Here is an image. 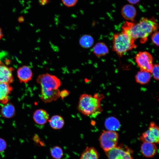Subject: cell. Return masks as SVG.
Returning a JSON list of instances; mask_svg holds the SVG:
<instances>
[{"label": "cell", "mask_w": 159, "mask_h": 159, "mask_svg": "<svg viewBox=\"0 0 159 159\" xmlns=\"http://www.w3.org/2000/svg\"><path fill=\"white\" fill-rule=\"evenodd\" d=\"M136 10L132 5L126 4L121 10V14L123 17L127 20L133 21L136 15Z\"/></svg>", "instance_id": "cell-14"}, {"label": "cell", "mask_w": 159, "mask_h": 159, "mask_svg": "<svg viewBox=\"0 0 159 159\" xmlns=\"http://www.w3.org/2000/svg\"><path fill=\"white\" fill-rule=\"evenodd\" d=\"M135 59L140 71L151 73L153 66V58L150 53L145 51L139 52Z\"/></svg>", "instance_id": "cell-7"}, {"label": "cell", "mask_w": 159, "mask_h": 159, "mask_svg": "<svg viewBox=\"0 0 159 159\" xmlns=\"http://www.w3.org/2000/svg\"><path fill=\"white\" fill-rule=\"evenodd\" d=\"M158 27V23L153 18H142L136 23L126 21L122 26V30L133 39L135 40L139 38L142 43H145L148 37Z\"/></svg>", "instance_id": "cell-1"}, {"label": "cell", "mask_w": 159, "mask_h": 159, "mask_svg": "<svg viewBox=\"0 0 159 159\" xmlns=\"http://www.w3.org/2000/svg\"><path fill=\"white\" fill-rule=\"evenodd\" d=\"M140 0H127L128 1L132 4H135L138 3Z\"/></svg>", "instance_id": "cell-28"}, {"label": "cell", "mask_w": 159, "mask_h": 159, "mask_svg": "<svg viewBox=\"0 0 159 159\" xmlns=\"http://www.w3.org/2000/svg\"><path fill=\"white\" fill-rule=\"evenodd\" d=\"M7 144L5 140L0 138V152L4 151L6 148Z\"/></svg>", "instance_id": "cell-26"}, {"label": "cell", "mask_w": 159, "mask_h": 159, "mask_svg": "<svg viewBox=\"0 0 159 159\" xmlns=\"http://www.w3.org/2000/svg\"><path fill=\"white\" fill-rule=\"evenodd\" d=\"M37 81L41 87V93L58 89L61 84L60 80L57 76L48 73L39 75Z\"/></svg>", "instance_id": "cell-4"}, {"label": "cell", "mask_w": 159, "mask_h": 159, "mask_svg": "<svg viewBox=\"0 0 159 159\" xmlns=\"http://www.w3.org/2000/svg\"><path fill=\"white\" fill-rule=\"evenodd\" d=\"M52 156L55 159H60L63 156V152L62 149L59 146H55L50 150Z\"/></svg>", "instance_id": "cell-22"}, {"label": "cell", "mask_w": 159, "mask_h": 159, "mask_svg": "<svg viewBox=\"0 0 159 159\" xmlns=\"http://www.w3.org/2000/svg\"><path fill=\"white\" fill-rule=\"evenodd\" d=\"M2 107L1 109V115L3 117L9 118L13 117L15 114L14 107L11 103L7 102Z\"/></svg>", "instance_id": "cell-17"}, {"label": "cell", "mask_w": 159, "mask_h": 159, "mask_svg": "<svg viewBox=\"0 0 159 159\" xmlns=\"http://www.w3.org/2000/svg\"><path fill=\"white\" fill-rule=\"evenodd\" d=\"M159 32L155 31L152 34L151 38L153 43L157 46H159Z\"/></svg>", "instance_id": "cell-25"}, {"label": "cell", "mask_w": 159, "mask_h": 159, "mask_svg": "<svg viewBox=\"0 0 159 159\" xmlns=\"http://www.w3.org/2000/svg\"><path fill=\"white\" fill-rule=\"evenodd\" d=\"M12 90L10 84L0 83V102L4 104L8 102L9 95Z\"/></svg>", "instance_id": "cell-13"}, {"label": "cell", "mask_w": 159, "mask_h": 159, "mask_svg": "<svg viewBox=\"0 0 159 159\" xmlns=\"http://www.w3.org/2000/svg\"><path fill=\"white\" fill-rule=\"evenodd\" d=\"M17 77L21 82L26 83L32 79V71L29 67L24 66L19 68L17 72Z\"/></svg>", "instance_id": "cell-11"}, {"label": "cell", "mask_w": 159, "mask_h": 159, "mask_svg": "<svg viewBox=\"0 0 159 159\" xmlns=\"http://www.w3.org/2000/svg\"><path fill=\"white\" fill-rule=\"evenodd\" d=\"M70 93L69 91L67 90H63L60 91V97L62 99L69 95Z\"/></svg>", "instance_id": "cell-27"}, {"label": "cell", "mask_w": 159, "mask_h": 159, "mask_svg": "<svg viewBox=\"0 0 159 159\" xmlns=\"http://www.w3.org/2000/svg\"><path fill=\"white\" fill-rule=\"evenodd\" d=\"M13 69L4 65L0 64V83L10 84L13 81Z\"/></svg>", "instance_id": "cell-9"}, {"label": "cell", "mask_w": 159, "mask_h": 159, "mask_svg": "<svg viewBox=\"0 0 159 159\" xmlns=\"http://www.w3.org/2000/svg\"><path fill=\"white\" fill-rule=\"evenodd\" d=\"M140 150L143 156L147 158H151L156 154L158 150L155 143L144 142L141 145Z\"/></svg>", "instance_id": "cell-10"}, {"label": "cell", "mask_w": 159, "mask_h": 159, "mask_svg": "<svg viewBox=\"0 0 159 159\" xmlns=\"http://www.w3.org/2000/svg\"><path fill=\"white\" fill-rule=\"evenodd\" d=\"M109 50L107 45L102 42L97 43L93 47V52L97 57H101L107 54Z\"/></svg>", "instance_id": "cell-18"}, {"label": "cell", "mask_w": 159, "mask_h": 159, "mask_svg": "<svg viewBox=\"0 0 159 159\" xmlns=\"http://www.w3.org/2000/svg\"><path fill=\"white\" fill-rule=\"evenodd\" d=\"M94 40L93 37L91 35L85 34L82 35L80 38L79 44L80 45L82 48L88 49L93 45Z\"/></svg>", "instance_id": "cell-20"}, {"label": "cell", "mask_w": 159, "mask_h": 159, "mask_svg": "<svg viewBox=\"0 0 159 159\" xmlns=\"http://www.w3.org/2000/svg\"><path fill=\"white\" fill-rule=\"evenodd\" d=\"M139 138L143 142H148L158 144L159 142L158 126L154 122H151L148 129L142 133Z\"/></svg>", "instance_id": "cell-8"}, {"label": "cell", "mask_w": 159, "mask_h": 159, "mask_svg": "<svg viewBox=\"0 0 159 159\" xmlns=\"http://www.w3.org/2000/svg\"><path fill=\"white\" fill-rule=\"evenodd\" d=\"M119 138L118 133L115 131L103 130L99 139L101 148L105 152L117 146Z\"/></svg>", "instance_id": "cell-5"}, {"label": "cell", "mask_w": 159, "mask_h": 159, "mask_svg": "<svg viewBox=\"0 0 159 159\" xmlns=\"http://www.w3.org/2000/svg\"><path fill=\"white\" fill-rule=\"evenodd\" d=\"M33 119L37 124L42 125L45 124L49 119V115L47 111L43 109L36 110L34 112Z\"/></svg>", "instance_id": "cell-12"}, {"label": "cell", "mask_w": 159, "mask_h": 159, "mask_svg": "<svg viewBox=\"0 0 159 159\" xmlns=\"http://www.w3.org/2000/svg\"><path fill=\"white\" fill-rule=\"evenodd\" d=\"M133 151L130 148L124 145L116 146L105 152L107 159H134Z\"/></svg>", "instance_id": "cell-6"}, {"label": "cell", "mask_w": 159, "mask_h": 159, "mask_svg": "<svg viewBox=\"0 0 159 159\" xmlns=\"http://www.w3.org/2000/svg\"><path fill=\"white\" fill-rule=\"evenodd\" d=\"M105 126L107 130L116 131L119 130L120 124L119 121L115 118L109 117L105 122Z\"/></svg>", "instance_id": "cell-21"}, {"label": "cell", "mask_w": 159, "mask_h": 159, "mask_svg": "<svg viewBox=\"0 0 159 159\" xmlns=\"http://www.w3.org/2000/svg\"><path fill=\"white\" fill-rule=\"evenodd\" d=\"M99 154L93 147H87L82 153L80 159H99Z\"/></svg>", "instance_id": "cell-16"}, {"label": "cell", "mask_w": 159, "mask_h": 159, "mask_svg": "<svg viewBox=\"0 0 159 159\" xmlns=\"http://www.w3.org/2000/svg\"><path fill=\"white\" fill-rule=\"evenodd\" d=\"M159 67L158 64L153 65L151 73L154 78L156 80H159Z\"/></svg>", "instance_id": "cell-23"}, {"label": "cell", "mask_w": 159, "mask_h": 159, "mask_svg": "<svg viewBox=\"0 0 159 159\" xmlns=\"http://www.w3.org/2000/svg\"><path fill=\"white\" fill-rule=\"evenodd\" d=\"M63 4L67 7H72L74 6L78 0H61Z\"/></svg>", "instance_id": "cell-24"}, {"label": "cell", "mask_w": 159, "mask_h": 159, "mask_svg": "<svg viewBox=\"0 0 159 159\" xmlns=\"http://www.w3.org/2000/svg\"><path fill=\"white\" fill-rule=\"evenodd\" d=\"M103 97L102 95L97 93L93 96L83 94L80 97L77 109L85 116L96 117L102 112L101 101Z\"/></svg>", "instance_id": "cell-2"}, {"label": "cell", "mask_w": 159, "mask_h": 159, "mask_svg": "<svg viewBox=\"0 0 159 159\" xmlns=\"http://www.w3.org/2000/svg\"><path fill=\"white\" fill-rule=\"evenodd\" d=\"M2 63L1 62V60H0V64H2Z\"/></svg>", "instance_id": "cell-30"}, {"label": "cell", "mask_w": 159, "mask_h": 159, "mask_svg": "<svg viewBox=\"0 0 159 159\" xmlns=\"http://www.w3.org/2000/svg\"><path fill=\"white\" fill-rule=\"evenodd\" d=\"M133 39L125 31L114 34L113 39V50L120 57L127 52L136 48L137 46Z\"/></svg>", "instance_id": "cell-3"}, {"label": "cell", "mask_w": 159, "mask_h": 159, "mask_svg": "<svg viewBox=\"0 0 159 159\" xmlns=\"http://www.w3.org/2000/svg\"><path fill=\"white\" fill-rule=\"evenodd\" d=\"M51 127L55 130L62 129L64 124L63 117L60 115H55L52 116L48 120Z\"/></svg>", "instance_id": "cell-15"}, {"label": "cell", "mask_w": 159, "mask_h": 159, "mask_svg": "<svg viewBox=\"0 0 159 159\" xmlns=\"http://www.w3.org/2000/svg\"><path fill=\"white\" fill-rule=\"evenodd\" d=\"M3 34L1 29L0 28V39L2 37Z\"/></svg>", "instance_id": "cell-29"}, {"label": "cell", "mask_w": 159, "mask_h": 159, "mask_svg": "<svg viewBox=\"0 0 159 159\" xmlns=\"http://www.w3.org/2000/svg\"><path fill=\"white\" fill-rule=\"evenodd\" d=\"M151 77L150 73L140 71L135 75V79L137 83L141 85H145L150 82Z\"/></svg>", "instance_id": "cell-19"}]
</instances>
